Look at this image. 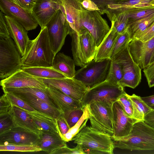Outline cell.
<instances>
[{"mask_svg": "<svg viewBox=\"0 0 154 154\" xmlns=\"http://www.w3.org/2000/svg\"><path fill=\"white\" fill-rule=\"evenodd\" d=\"M84 108L75 109L63 113L64 116L70 128L73 127L83 114Z\"/></svg>", "mask_w": 154, "mask_h": 154, "instance_id": "74e56055", "label": "cell"}, {"mask_svg": "<svg viewBox=\"0 0 154 154\" xmlns=\"http://www.w3.org/2000/svg\"><path fill=\"white\" fill-rule=\"evenodd\" d=\"M153 0H123L117 4L108 5L103 12L109 19L120 14L153 6Z\"/></svg>", "mask_w": 154, "mask_h": 154, "instance_id": "44dd1931", "label": "cell"}, {"mask_svg": "<svg viewBox=\"0 0 154 154\" xmlns=\"http://www.w3.org/2000/svg\"><path fill=\"white\" fill-rule=\"evenodd\" d=\"M21 109L29 115L42 131L56 132L61 136L57 119L38 111H32Z\"/></svg>", "mask_w": 154, "mask_h": 154, "instance_id": "d4e9b609", "label": "cell"}, {"mask_svg": "<svg viewBox=\"0 0 154 154\" xmlns=\"http://www.w3.org/2000/svg\"><path fill=\"white\" fill-rule=\"evenodd\" d=\"M62 6V0H37L31 14L42 28L46 26Z\"/></svg>", "mask_w": 154, "mask_h": 154, "instance_id": "e0dca14e", "label": "cell"}, {"mask_svg": "<svg viewBox=\"0 0 154 154\" xmlns=\"http://www.w3.org/2000/svg\"><path fill=\"white\" fill-rule=\"evenodd\" d=\"M48 94L56 106L63 113L75 109L84 108L81 102L73 99L60 90L47 86Z\"/></svg>", "mask_w": 154, "mask_h": 154, "instance_id": "ffe728a7", "label": "cell"}, {"mask_svg": "<svg viewBox=\"0 0 154 154\" xmlns=\"http://www.w3.org/2000/svg\"><path fill=\"white\" fill-rule=\"evenodd\" d=\"M114 102L103 100L85 106L88 112L91 126L112 137L114 134L112 105Z\"/></svg>", "mask_w": 154, "mask_h": 154, "instance_id": "8992f818", "label": "cell"}, {"mask_svg": "<svg viewBox=\"0 0 154 154\" xmlns=\"http://www.w3.org/2000/svg\"><path fill=\"white\" fill-rule=\"evenodd\" d=\"M127 13L128 16V25L129 24L145 18L154 13V6Z\"/></svg>", "mask_w": 154, "mask_h": 154, "instance_id": "e575fe53", "label": "cell"}, {"mask_svg": "<svg viewBox=\"0 0 154 154\" xmlns=\"http://www.w3.org/2000/svg\"><path fill=\"white\" fill-rule=\"evenodd\" d=\"M42 151L41 148L36 145L12 144L0 145V151L37 152Z\"/></svg>", "mask_w": 154, "mask_h": 154, "instance_id": "d6a6232c", "label": "cell"}, {"mask_svg": "<svg viewBox=\"0 0 154 154\" xmlns=\"http://www.w3.org/2000/svg\"><path fill=\"white\" fill-rule=\"evenodd\" d=\"M83 115L77 122L72 127L70 128L67 133L63 137L66 142L71 141L72 139L86 125L88 119V112L86 107H84Z\"/></svg>", "mask_w": 154, "mask_h": 154, "instance_id": "1f68e13d", "label": "cell"}, {"mask_svg": "<svg viewBox=\"0 0 154 154\" xmlns=\"http://www.w3.org/2000/svg\"><path fill=\"white\" fill-rule=\"evenodd\" d=\"M15 125L12 117L9 113L0 115V134Z\"/></svg>", "mask_w": 154, "mask_h": 154, "instance_id": "60d3db41", "label": "cell"}, {"mask_svg": "<svg viewBox=\"0 0 154 154\" xmlns=\"http://www.w3.org/2000/svg\"><path fill=\"white\" fill-rule=\"evenodd\" d=\"M11 38L14 41L17 48L22 57L25 54L29 39L27 30L19 22L5 15Z\"/></svg>", "mask_w": 154, "mask_h": 154, "instance_id": "d6986e66", "label": "cell"}, {"mask_svg": "<svg viewBox=\"0 0 154 154\" xmlns=\"http://www.w3.org/2000/svg\"><path fill=\"white\" fill-rule=\"evenodd\" d=\"M154 22V13L148 17L128 25L126 31L131 39L147 30Z\"/></svg>", "mask_w": 154, "mask_h": 154, "instance_id": "f546056e", "label": "cell"}, {"mask_svg": "<svg viewBox=\"0 0 154 154\" xmlns=\"http://www.w3.org/2000/svg\"><path fill=\"white\" fill-rule=\"evenodd\" d=\"M39 136L38 146L47 153L51 154L54 151L66 146V142L57 132L42 131Z\"/></svg>", "mask_w": 154, "mask_h": 154, "instance_id": "7402d4cb", "label": "cell"}, {"mask_svg": "<svg viewBox=\"0 0 154 154\" xmlns=\"http://www.w3.org/2000/svg\"><path fill=\"white\" fill-rule=\"evenodd\" d=\"M128 95L125 92L122 94L117 101L120 104L125 113L129 117L132 118L133 107Z\"/></svg>", "mask_w": 154, "mask_h": 154, "instance_id": "ab89813d", "label": "cell"}, {"mask_svg": "<svg viewBox=\"0 0 154 154\" xmlns=\"http://www.w3.org/2000/svg\"><path fill=\"white\" fill-rule=\"evenodd\" d=\"M0 85L2 88L34 87L45 89L47 87L42 78L33 76L21 69L7 78L1 80Z\"/></svg>", "mask_w": 154, "mask_h": 154, "instance_id": "2e32d148", "label": "cell"}, {"mask_svg": "<svg viewBox=\"0 0 154 154\" xmlns=\"http://www.w3.org/2000/svg\"><path fill=\"white\" fill-rule=\"evenodd\" d=\"M39 138V135L15 125L0 134V145L12 144L38 146Z\"/></svg>", "mask_w": 154, "mask_h": 154, "instance_id": "4fadbf2b", "label": "cell"}, {"mask_svg": "<svg viewBox=\"0 0 154 154\" xmlns=\"http://www.w3.org/2000/svg\"><path fill=\"white\" fill-rule=\"evenodd\" d=\"M21 69L33 76L42 79H58L67 77L52 66L29 67L22 68Z\"/></svg>", "mask_w": 154, "mask_h": 154, "instance_id": "f1b7e54d", "label": "cell"}, {"mask_svg": "<svg viewBox=\"0 0 154 154\" xmlns=\"http://www.w3.org/2000/svg\"><path fill=\"white\" fill-rule=\"evenodd\" d=\"M128 47L134 60L141 69H144L150 63L154 49V37L146 42L132 39Z\"/></svg>", "mask_w": 154, "mask_h": 154, "instance_id": "ac0fdd59", "label": "cell"}, {"mask_svg": "<svg viewBox=\"0 0 154 154\" xmlns=\"http://www.w3.org/2000/svg\"><path fill=\"white\" fill-rule=\"evenodd\" d=\"M2 89L4 93L8 92L12 93L16 95L29 96L37 97L57 107L49 96L46 89L27 87L20 88H2Z\"/></svg>", "mask_w": 154, "mask_h": 154, "instance_id": "83f0119b", "label": "cell"}, {"mask_svg": "<svg viewBox=\"0 0 154 154\" xmlns=\"http://www.w3.org/2000/svg\"><path fill=\"white\" fill-rule=\"evenodd\" d=\"M55 56L46 26L41 28L35 38L29 40L25 53L22 57V68L51 67Z\"/></svg>", "mask_w": 154, "mask_h": 154, "instance_id": "7a4b0ae2", "label": "cell"}, {"mask_svg": "<svg viewBox=\"0 0 154 154\" xmlns=\"http://www.w3.org/2000/svg\"><path fill=\"white\" fill-rule=\"evenodd\" d=\"M5 15L0 12V39L11 38L8 27L5 19Z\"/></svg>", "mask_w": 154, "mask_h": 154, "instance_id": "7bdbcfd3", "label": "cell"}, {"mask_svg": "<svg viewBox=\"0 0 154 154\" xmlns=\"http://www.w3.org/2000/svg\"><path fill=\"white\" fill-rule=\"evenodd\" d=\"M111 61L110 59L99 61L94 59L76 71L74 78L88 88L100 83L107 78Z\"/></svg>", "mask_w": 154, "mask_h": 154, "instance_id": "9c48e42d", "label": "cell"}, {"mask_svg": "<svg viewBox=\"0 0 154 154\" xmlns=\"http://www.w3.org/2000/svg\"><path fill=\"white\" fill-rule=\"evenodd\" d=\"M142 100L152 109H154V95L141 97Z\"/></svg>", "mask_w": 154, "mask_h": 154, "instance_id": "f5cc1de1", "label": "cell"}, {"mask_svg": "<svg viewBox=\"0 0 154 154\" xmlns=\"http://www.w3.org/2000/svg\"><path fill=\"white\" fill-rule=\"evenodd\" d=\"M115 148L131 151L154 150V128L144 121L134 125L130 134L112 140Z\"/></svg>", "mask_w": 154, "mask_h": 154, "instance_id": "277c9868", "label": "cell"}, {"mask_svg": "<svg viewBox=\"0 0 154 154\" xmlns=\"http://www.w3.org/2000/svg\"><path fill=\"white\" fill-rule=\"evenodd\" d=\"M131 40L129 34L126 31L119 34L115 43L111 59L117 53L127 46Z\"/></svg>", "mask_w": 154, "mask_h": 154, "instance_id": "8d00e7d4", "label": "cell"}, {"mask_svg": "<svg viewBox=\"0 0 154 154\" xmlns=\"http://www.w3.org/2000/svg\"><path fill=\"white\" fill-rule=\"evenodd\" d=\"M16 95L37 111L47 114L54 118L57 119L63 113L57 108L37 97L23 95Z\"/></svg>", "mask_w": 154, "mask_h": 154, "instance_id": "484cf974", "label": "cell"}, {"mask_svg": "<svg viewBox=\"0 0 154 154\" xmlns=\"http://www.w3.org/2000/svg\"><path fill=\"white\" fill-rule=\"evenodd\" d=\"M9 113L15 125L23 128L38 135L41 133V130L35 123L29 115L19 107L12 105Z\"/></svg>", "mask_w": 154, "mask_h": 154, "instance_id": "603a6c76", "label": "cell"}, {"mask_svg": "<svg viewBox=\"0 0 154 154\" xmlns=\"http://www.w3.org/2000/svg\"><path fill=\"white\" fill-rule=\"evenodd\" d=\"M111 60L109 70L105 81L113 84L118 85L123 78L122 70L119 63Z\"/></svg>", "mask_w": 154, "mask_h": 154, "instance_id": "836d02e7", "label": "cell"}, {"mask_svg": "<svg viewBox=\"0 0 154 154\" xmlns=\"http://www.w3.org/2000/svg\"><path fill=\"white\" fill-rule=\"evenodd\" d=\"M133 107L132 118L138 121H144L145 116L152 109L139 96L133 94L128 95Z\"/></svg>", "mask_w": 154, "mask_h": 154, "instance_id": "4dcf8cb0", "label": "cell"}, {"mask_svg": "<svg viewBox=\"0 0 154 154\" xmlns=\"http://www.w3.org/2000/svg\"><path fill=\"white\" fill-rule=\"evenodd\" d=\"M85 154L81 146L77 144L76 146L73 148L68 147L67 146L60 148L52 152L51 154Z\"/></svg>", "mask_w": 154, "mask_h": 154, "instance_id": "b9f144b4", "label": "cell"}, {"mask_svg": "<svg viewBox=\"0 0 154 154\" xmlns=\"http://www.w3.org/2000/svg\"><path fill=\"white\" fill-rule=\"evenodd\" d=\"M82 0H62L67 20L71 29L76 32L86 29L98 48L110 28L98 11L84 8L81 4Z\"/></svg>", "mask_w": 154, "mask_h": 154, "instance_id": "6da1fadb", "label": "cell"}, {"mask_svg": "<svg viewBox=\"0 0 154 154\" xmlns=\"http://www.w3.org/2000/svg\"><path fill=\"white\" fill-rule=\"evenodd\" d=\"M4 94L6 95L12 105L17 106L24 110L32 111H38L14 94L8 92L4 93Z\"/></svg>", "mask_w": 154, "mask_h": 154, "instance_id": "f35d334b", "label": "cell"}, {"mask_svg": "<svg viewBox=\"0 0 154 154\" xmlns=\"http://www.w3.org/2000/svg\"><path fill=\"white\" fill-rule=\"evenodd\" d=\"M154 62V49L152 56L150 64Z\"/></svg>", "mask_w": 154, "mask_h": 154, "instance_id": "db71d44e", "label": "cell"}, {"mask_svg": "<svg viewBox=\"0 0 154 154\" xmlns=\"http://www.w3.org/2000/svg\"><path fill=\"white\" fill-rule=\"evenodd\" d=\"M124 87L106 81L89 88L81 101L83 108L92 102L108 100L115 102L125 93Z\"/></svg>", "mask_w": 154, "mask_h": 154, "instance_id": "8fae6325", "label": "cell"}, {"mask_svg": "<svg viewBox=\"0 0 154 154\" xmlns=\"http://www.w3.org/2000/svg\"><path fill=\"white\" fill-rule=\"evenodd\" d=\"M85 154H112L115 148L110 136L91 126H85L72 139Z\"/></svg>", "mask_w": 154, "mask_h": 154, "instance_id": "3957f363", "label": "cell"}, {"mask_svg": "<svg viewBox=\"0 0 154 154\" xmlns=\"http://www.w3.org/2000/svg\"><path fill=\"white\" fill-rule=\"evenodd\" d=\"M109 19L119 34L126 31L128 22L127 12L120 14L111 17Z\"/></svg>", "mask_w": 154, "mask_h": 154, "instance_id": "d590c367", "label": "cell"}, {"mask_svg": "<svg viewBox=\"0 0 154 154\" xmlns=\"http://www.w3.org/2000/svg\"><path fill=\"white\" fill-rule=\"evenodd\" d=\"M11 103L4 94L0 99V115L9 113L12 106Z\"/></svg>", "mask_w": 154, "mask_h": 154, "instance_id": "c3c4849f", "label": "cell"}, {"mask_svg": "<svg viewBox=\"0 0 154 154\" xmlns=\"http://www.w3.org/2000/svg\"><path fill=\"white\" fill-rule=\"evenodd\" d=\"M75 63L73 59L63 53L58 52L55 56L52 67L67 77L74 78L75 74Z\"/></svg>", "mask_w": 154, "mask_h": 154, "instance_id": "4316f807", "label": "cell"}, {"mask_svg": "<svg viewBox=\"0 0 154 154\" xmlns=\"http://www.w3.org/2000/svg\"><path fill=\"white\" fill-rule=\"evenodd\" d=\"M144 122L154 128V109H152L144 117Z\"/></svg>", "mask_w": 154, "mask_h": 154, "instance_id": "816d5d0a", "label": "cell"}, {"mask_svg": "<svg viewBox=\"0 0 154 154\" xmlns=\"http://www.w3.org/2000/svg\"><path fill=\"white\" fill-rule=\"evenodd\" d=\"M119 34L111 23L109 32L97 48L94 59L96 61L111 59L115 43Z\"/></svg>", "mask_w": 154, "mask_h": 154, "instance_id": "cb8c5ba5", "label": "cell"}, {"mask_svg": "<svg viewBox=\"0 0 154 154\" xmlns=\"http://www.w3.org/2000/svg\"><path fill=\"white\" fill-rule=\"evenodd\" d=\"M151 4L152 5L154 6V0L151 2Z\"/></svg>", "mask_w": 154, "mask_h": 154, "instance_id": "11a10c76", "label": "cell"}, {"mask_svg": "<svg viewBox=\"0 0 154 154\" xmlns=\"http://www.w3.org/2000/svg\"><path fill=\"white\" fill-rule=\"evenodd\" d=\"M143 72L149 87L154 86V62L144 69Z\"/></svg>", "mask_w": 154, "mask_h": 154, "instance_id": "f6af8a7d", "label": "cell"}, {"mask_svg": "<svg viewBox=\"0 0 154 154\" xmlns=\"http://www.w3.org/2000/svg\"><path fill=\"white\" fill-rule=\"evenodd\" d=\"M22 56L11 38L0 39V78L10 76L22 68Z\"/></svg>", "mask_w": 154, "mask_h": 154, "instance_id": "52a82bcc", "label": "cell"}, {"mask_svg": "<svg viewBox=\"0 0 154 154\" xmlns=\"http://www.w3.org/2000/svg\"><path fill=\"white\" fill-rule=\"evenodd\" d=\"M1 11L15 19L27 31L35 29L38 23L28 11L10 0H0Z\"/></svg>", "mask_w": 154, "mask_h": 154, "instance_id": "5bb4252c", "label": "cell"}, {"mask_svg": "<svg viewBox=\"0 0 154 154\" xmlns=\"http://www.w3.org/2000/svg\"><path fill=\"white\" fill-rule=\"evenodd\" d=\"M97 5L101 14H103V12L106 7L112 4H117L123 0H91Z\"/></svg>", "mask_w": 154, "mask_h": 154, "instance_id": "ee69618b", "label": "cell"}, {"mask_svg": "<svg viewBox=\"0 0 154 154\" xmlns=\"http://www.w3.org/2000/svg\"><path fill=\"white\" fill-rule=\"evenodd\" d=\"M59 128L62 137L67 133L70 129L63 113L57 119Z\"/></svg>", "mask_w": 154, "mask_h": 154, "instance_id": "681fc988", "label": "cell"}, {"mask_svg": "<svg viewBox=\"0 0 154 154\" xmlns=\"http://www.w3.org/2000/svg\"><path fill=\"white\" fill-rule=\"evenodd\" d=\"M71 50L75 65L82 67L94 58L97 48L94 38L86 29L77 32L72 30Z\"/></svg>", "mask_w": 154, "mask_h": 154, "instance_id": "5b68a950", "label": "cell"}, {"mask_svg": "<svg viewBox=\"0 0 154 154\" xmlns=\"http://www.w3.org/2000/svg\"><path fill=\"white\" fill-rule=\"evenodd\" d=\"M46 26L50 44L55 56L64 45L66 36L72 30L67 20L63 5Z\"/></svg>", "mask_w": 154, "mask_h": 154, "instance_id": "30bf717a", "label": "cell"}, {"mask_svg": "<svg viewBox=\"0 0 154 154\" xmlns=\"http://www.w3.org/2000/svg\"><path fill=\"white\" fill-rule=\"evenodd\" d=\"M112 109L114 134L112 139L115 140L128 136L134 124L138 121L128 116L117 101L113 103Z\"/></svg>", "mask_w": 154, "mask_h": 154, "instance_id": "9a60e30c", "label": "cell"}, {"mask_svg": "<svg viewBox=\"0 0 154 154\" xmlns=\"http://www.w3.org/2000/svg\"><path fill=\"white\" fill-rule=\"evenodd\" d=\"M81 4L84 8L88 11H97L99 12V9L98 7L91 0H82Z\"/></svg>", "mask_w": 154, "mask_h": 154, "instance_id": "f907efd6", "label": "cell"}, {"mask_svg": "<svg viewBox=\"0 0 154 154\" xmlns=\"http://www.w3.org/2000/svg\"><path fill=\"white\" fill-rule=\"evenodd\" d=\"M121 66L123 78L119 84L122 87L134 88L140 82L141 69L132 58L128 50V45L111 58Z\"/></svg>", "mask_w": 154, "mask_h": 154, "instance_id": "ba28073f", "label": "cell"}, {"mask_svg": "<svg viewBox=\"0 0 154 154\" xmlns=\"http://www.w3.org/2000/svg\"><path fill=\"white\" fill-rule=\"evenodd\" d=\"M31 13L37 0H10Z\"/></svg>", "mask_w": 154, "mask_h": 154, "instance_id": "7dc6e473", "label": "cell"}, {"mask_svg": "<svg viewBox=\"0 0 154 154\" xmlns=\"http://www.w3.org/2000/svg\"><path fill=\"white\" fill-rule=\"evenodd\" d=\"M42 79L47 86L57 89L80 102L89 88L82 82L74 78Z\"/></svg>", "mask_w": 154, "mask_h": 154, "instance_id": "7c38bea8", "label": "cell"}, {"mask_svg": "<svg viewBox=\"0 0 154 154\" xmlns=\"http://www.w3.org/2000/svg\"><path fill=\"white\" fill-rule=\"evenodd\" d=\"M154 37V22L145 31L132 39H139L143 42L148 41Z\"/></svg>", "mask_w": 154, "mask_h": 154, "instance_id": "bcb514c9", "label": "cell"}]
</instances>
